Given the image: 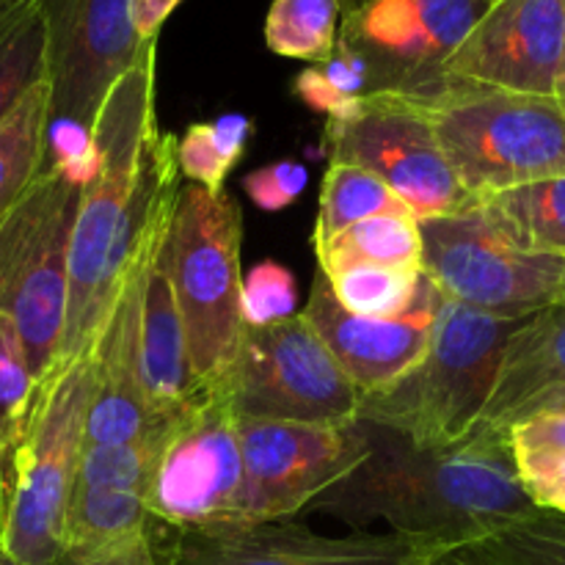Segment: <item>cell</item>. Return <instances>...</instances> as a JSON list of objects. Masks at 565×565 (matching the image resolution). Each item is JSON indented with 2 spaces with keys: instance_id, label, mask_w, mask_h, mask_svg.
Instances as JSON below:
<instances>
[{
  "instance_id": "cell-1",
  "label": "cell",
  "mask_w": 565,
  "mask_h": 565,
  "mask_svg": "<svg viewBox=\"0 0 565 565\" xmlns=\"http://www.w3.org/2000/svg\"><path fill=\"white\" fill-rule=\"evenodd\" d=\"M58 364L88 356L127 281L154 259L180 191L177 136L154 114V42L114 83L86 138Z\"/></svg>"
},
{
  "instance_id": "cell-2",
  "label": "cell",
  "mask_w": 565,
  "mask_h": 565,
  "mask_svg": "<svg viewBox=\"0 0 565 565\" xmlns=\"http://www.w3.org/2000/svg\"><path fill=\"white\" fill-rule=\"evenodd\" d=\"M370 456L309 511L434 546H472L541 516L519 483L508 434L475 428L456 445L417 447L362 423Z\"/></svg>"
},
{
  "instance_id": "cell-3",
  "label": "cell",
  "mask_w": 565,
  "mask_h": 565,
  "mask_svg": "<svg viewBox=\"0 0 565 565\" xmlns=\"http://www.w3.org/2000/svg\"><path fill=\"white\" fill-rule=\"evenodd\" d=\"M92 392V353L55 364L39 381L17 441L0 452V552L17 565L64 561L66 511Z\"/></svg>"
},
{
  "instance_id": "cell-4",
  "label": "cell",
  "mask_w": 565,
  "mask_h": 565,
  "mask_svg": "<svg viewBox=\"0 0 565 565\" xmlns=\"http://www.w3.org/2000/svg\"><path fill=\"white\" fill-rule=\"evenodd\" d=\"M519 323L436 296L423 359L386 390L364 395L356 419L417 447L456 445L478 428L505 342Z\"/></svg>"
},
{
  "instance_id": "cell-5",
  "label": "cell",
  "mask_w": 565,
  "mask_h": 565,
  "mask_svg": "<svg viewBox=\"0 0 565 565\" xmlns=\"http://www.w3.org/2000/svg\"><path fill=\"white\" fill-rule=\"evenodd\" d=\"M414 97L472 204L508 188L565 177V114L557 97L452 77Z\"/></svg>"
},
{
  "instance_id": "cell-6",
  "label": "cell",
  "mask_w": 565,
  "mask_h": 565,
  "mask_svg": "<svg viewBox=\"0 0 565 565\" xmlns=\"http://www.w3.org/2000/svg\"><path fill=\"white\" fill-rule=\"evenodd\" d=\"M241 235V207L230 193L180 185L166 235V274L202 390L224 384L246 334Z\"/></svg>"
},
{
  "instance_id": "cell-7",
  "label": "cell",
  "mask_w": 565,
  "mask_h": 565,
  "mask_svg": "<svg viewBox=\"0 0 565 565\" xmlns=\"http://www.w3.org/2000/svg\"><path fill=\"white\" fill-rule=\"evenodd\" d=\"M83 180L86 171L81 174L70 160H53L0 218V315L14 323L36 381L61 356Z\"/></svg>"
},
{
  "instance_id": "cell-8",
  "label": "cell",
  "mask_w": 565,
  "mask_h": 565,
  "mask_svg": "<svg viewBox=\"0 0 565 565\" xmlns=\"http://www.w3.org/2000/svg\"><path fill=\"white\" fill-rule=\"evenodd\" d=\"M147 511L174 533L252 524L237 412L224 386L199 392L163 430L149 469Z\"/></svg>"
},
{
  "instance_id": "cell-9",
  "label": "cell",
  "mask_w": 565,
  "mask_h": 565,
  "mask_svg": "<svg viewBox=\"0 0 565 565\" xmlns=\"http://www.w3.org/2000/svg\"><path fill=\"white\" fill-rule=\"evenodd\" d=\"M423 274L441 298L505 320L565 301V259L508 243L478 207L419 221Z\"/></svg>"
},
{
  "instance_id": "cell-10",
  "label": "cell",
  "mask_w": 565,
  "mask_h": 565,
  "mask_svg": "<svg viewBox=\"0 0 565 565\" xmlns=\"http://www.w3.org/2000/svg\"><path fill=\"white\" fill-rule=\"evenodd\" d=\"M221 386L237 417L351 425L362 403V392L303 315L246 329Z\"/></svg>"
},
{
  "instance_id": "cell-11",
  "label": "cell",
  "mask_w": 565,
  "mask_h": 565,
  "mask_svg": "<svg viewBox=\"0 0 565 565\" xmlns=\"http://www.w3.org/2000/svg\"><path fill=\"white\" fill-rule=\"evenodd\" d=\"M323 147L329 163L379 177L419 221L472 207L414 94H367L353 116L326 121Z\"/></svg>"
},
{
  "instance_id": "cell-12",
  "label": "cell",
  "mask_w": 565,
  "mask_h": 565,
  "mask_svg": "<svg viewBox=\"0 0 565 565\" xmlns=\"http://www.w3.org/2000/svg\"><path fill=\"white\" fill-rule=\"evenodd\" d=\"M248 522H287L309 511L370 456L364 425L237 417Z\"/></svg>"
},
{
  "instance_id": "cell-13",
  "label": "cell",
  "mask_w": 565,
  "mask_h": 565,
  "mask_svg": "<svg viewBox=\"0 0 565 565\" xmlns=\"http://www.w3.org/2000/svg\"><path fill=\"white\" fill-rule=\"evenodd\" d=\"M160 436L83 447L66 511L64 561L72 565H160L147 511V480Z\"/></svg>"
},
{
  "instance_id": "cell-14",
  "label": "cell",
  "mask_w": 565,
  "mask_h": 565,
  "mask_svg": "<svg viewBox=\"0 0 565 565\" xmlns=\"http://www.w3.org/2000/svg\"><path fill=\"white\" fill-rule=\"evenodd\" d=\"M47 31L53 121L88 138L114 83L154 39H141L132 0H39Z\"/></svg>"
},
{
  "instance_id": "cell-15",
  "label": "cell",
  "mask_w": 565,
  "mask_h": 565,
  "mask_svg": "<svg viewBox=\"0 0 565 565\" xmlns=\"http://www.w3.org/2000/svg\"><path fill=\"white\" fill-rule=\"evenodd\" d=\"M491 0H367L342 17L340 39L364 55L375 92L430 94Z\"/></svg>"
},
{
  "instance_id": "cell-16",
  "label": "cell",
  "mask_w": 565,
  "mask_h": 565,
  "mask_svg": "<svg viewBox=\"0 0 565 565\" xmlns=\"http://www.w3.org/2000/svg\"><path fill=\"white\" fill-rule=\"evenodd\" d=\"M436 550L397 533L320 535L296 522L185 530L158 550L160 565H419Z\"/></svg>"
},
{
  "instance_id": "cell-17",
  "label": "cell",
  "mask_w": 565,
  "mask_h": 565,
  "mask_svg": "<svg viewBox=\"0 0 565 565\" xmlns=\"http://www.w3.org/2000/svg\"><path fill=\"white\" fill-rule=\"evenodd\" d=\"M565 44V0H494L475 22L445 77L555 97Z\"/></svg>"
},
{
  "instance_id": "cell-18",
  "label": "cell",
  "mask_w": 565,
  "mask_h": 565,
  "mask_svg": "<svg viewBox=\"0 0 565 565\" xmlns=\"http://www.w3.org/2000/svg\"><path fill=\"white\" fill-rule=\"evenodd\" d=\"M436 290V287H434ZM439 296V292H436ZM436 296L419 312L397 320L362 318L348 312L331 292L326 276L315 274L303 318L337 359L342 373L364 395L386 390L423 359L430 340Z\"/></svg>"
},
{
  "instance_id": "cell-19",
  "label": "cell",
  "mask_w": 565,
  "mask_h": 565,
  "mask_svg": "<svg viewBox=\"0 0 565 565\" xmlns=\"http://www.w3.org/2000/svg\"><path fill=\"white\" fill-rule=\"evenodd\" d=\"M149 268L152 263L143 265L127 281L114 315L108 318L92 351L94 392L92 403H88L83 447L132 445V441L163 434L169 428V425H160L149 408L141 384V359H138L141 301Z\"/></svg>"
},
{
  "instance_id": "cell-20",
  "label": "cell",
  "mask_w": 565,
  "mask_h": 565,
  "mask_svg": "<svg viewBox=\"0 0 565 565\" xmlns=\"http://www.w3.org/2000/svg\"><path fill=\"white\" fill-rule=\"evenodd\" d=\"M565 386V301L552 303L513 329L502 351L494 392L478 428L505 434L550 392Z\"/></svg>"
},
{
  "instance_id": "cell-21",
  "label": "cell",
  "mask_w": 565,
  "mask_h": 565,
  "mask_svg": "<svg viewBox=\"0 0 565 565\" xmlns=\"http://www.w3.org/2000/svg\"><path fill=\"white\" fill-rule=\"evenodd\" d=\"M138 359H141V384L149 408L160 425H169L182 408L196 401L202 386L193 379L191 362H188L182 320L171 296L169 274H166V241L154 254L152 268L147 274L141 329H138Z\"/></svg>"
},
{
  "instance_id": "cell-22",
  "label": "cell",
  "mask_w": 565,
  "mask_h": 565,
  "mask_svg": "<svg viewBox=\"0 0 565 565\" xmlns=\"http://www.w3.org/2000/svg\"><path fill=\"white\" fill-rule=\"evenodd\" d=\"M472 207L522 252L565 259V177L508 188Z\"/></svg>"
},
{
  "instance_id": "cell-23",
  "label": "cell",
  "mask_w": 565,
  "mask_h": 565,
  "mask_svg": "<svg viewBox=\"0 0 565 565\" xmlns=\"http://www.w3.org/2000/svg\"><path fill=\"white\" fill-rule=\"evenodd\" d=\"M53 127L50 77L33 83L14 108L0 119V218L20 202L39 180L47 160Z\"/></svg>"
},
{
  "instance_id": "cell-24",
  "label": "cell",
  "mask_w": 565,
  "mask_h": 565,
  "mask_svg": "<svg viewBox=\"0 0 565 565\" xmlns=\"http://www.w3.org/2000/svg\"><path fill=\"white\" fill-rule=\"evenodd\" d=\"M320 270V268H318ZM331 292L348 312L362 318L397 320L419 312L436 296L423 270L379 268V265H340L320 270Z\"/></svg>"
},
{
  "instance_id": "cell-25",
  "label": "cell",
  "mask_w": 565,
  "mask_h": 565,
  "mask_svg": "<svg viewBox=\"0 0 565 565\" xmlns=\"http://www.w3.org/2000/svg\"><path fill=\"white\" fill-rule=\"evenodd\" d=\"M318 268L340 265H379V268L423 270V232L412 213H390L348 226L326 246L315 248Z\"/></svg>"
},
{
  "instance_id": "cell-26",
  "label": "cell",
  "mask_w": 565,
  "mask_h": 565,
  "mask_svg": "<svg viewBox=\"0 0 565 565\" xmlns=\"http://www.w3.org/2000/svg\"><path fill=\"white\" fill-rule=\"evenodd\" d=\"M47 77V31L39 0H0V119Z\"/></svg>"
},
{
  "instance_id": "cell-27",
  "label": "cell",
  "mask_w": 565,
  "mask_h": 565,
  "mask_svg": "<svg viewBox=\"0 0 565 565\" xmlns=\"http://www.w3.org/2000/svg\"><path fill=\"white\" fill-rule=\"evenodd\" d=\"M390 213H412L384 182L351 163H329L320 188V210L315 221L312 246L320 248L364 218ZM414 215V213H412Z\"/></svg>"
},
{
  "instance_id": "cell-28",
  "label": "cell",
  "mask_w": 565,
  "mask_h": 565,
  "mask_svg": "<svg viewBox=\"0 0 565 565\" xmlns=\"http://www.w3.org/2000/svg\"><path fill=\"white\" fill-rule=\"evenodd\" d=\"M340 0H274L265 20V44L281 58L323 64L340 36Z\"/></svg>"
},
{
  "instance_id": "cell-29",
  "label": "cell",
  "mask_w": 565,
  "mask_h": 565,
  "mask_svg": "<svg viewBox=\"0 0 565 565\" xmlns=\"http://www.w3.org/2000/svg\"><path fill=\"white\" fill-rule=\"evenodd\" d=\"M375 92L373 70L359 50L337 36V47L323 64H309L292 81V94L307 108L318 110L326 121L348 119L359 110L362 99Z\"/></svg>"
},
{
  "instance_id": "cell-30",
  "label": "cell",
  "mask_w": 565,
  "mask_h": 565,
  "mask_svg": "<svg viewBox=\"0 0 565 565\" xmlns=\"http://www.w3.org/2000/svg\"><path fill=\"white\" fill-rule=\"evenodd\" d=\"M254 132V121L243 114H224L218 119L196 121L177 138L180 177L204 191H224L226 174L235 169Z\"/></svg>"
},
{
  "instance_id": "cell-31",
  "label": "cell",
  "mask_w": 565,
  "mask_h": 565,
  "mask_svg": "<svg viewBox=\"0 0 565 565\" xmlns=\"http://www.w3.org/2000/svg\"><path fill=\"white\" fill-rule=\"evenodd\" d=\"M36 386L39 381L33 379L14 323L0 315V452L9 450L20 436L36 397Z\"/></svg>"
},
{
  "instance_id": "cell-32",
  "label": "cell",
  "mask_w": 565,
  "mask_h": 565,
  "mask_svg": "<svg viewBox=\"0 0 565 565\" xmlns=\"http://www.w3.org/2000/svg\"><path fill=\"white\" fill-rule=\"evenodd\" d=\"M298 307V287L296 276L279 263L254 265L241 287V309L246 329H259V326L279 323V320L292 318Z\"/></svg>"
},
{
  "instance_id": "cell-33",
  "label": "cell",
  "mask_w": 565,
  "mask_h": 565,
  "mask_svg": "<svg viewBox=\"0 0 565 565\" xmlns=\"http://www.w3.org/2000/svg\"><path fill=\"white\" fill-rule=\"evenodd\" d=\"M483 546L511 565H565V524L541 513L533 522L483 541Z\"/></svg>"
},
{
  "instance_id": "cell-34",
  "label": "cell",
  "mask_w": 565,
  "mask_h": 565,
  "mask_svg": "<svg viewBox=\"0 0 565 565\" xmlns=\"http://www.w3.org/2000/svg\"><path fill=\"white\" fill-rule=\"evenodd\" d=\"M519 483L541 513L565 516V456L563 452L511 450Z\"/></svg>"
},
{
  "instance_id": "cell-35",
  "label": "cell",
  "mask_w": 565,
  "mask_h": 565,
  "mask_svg": "<svg viewBox=\"0 0 565 565\" xmlns=\"http://www.w3.org/2000/svg\"><path fill=\"white\" fill-rule=\"evenodd\" d=\"M309 182V171L303 163L296 160H276V163L254 169L243 177V191L248 193L257 207L268 210V213H279V210L290 207L298 196L303 193Z\"/></svg>"
},
{
  "instance_id": "cell-36",
  "label": "cell",
  "mask_w": 565,
  "mask_h": 565,
  "mask_svg": "<svg viewBox=\"0 0 565 565\" xmlns=\"http://www.w3.org/2000/svg\"><path fill=\"white\" fill-rule=\"evenodd\" d=\"M505 434L511 450L563 452L565 456V406L530 414V417L513 423Z\"/></svg>"
},
{
  "instance_id": "cell-37",
  "label": "cell",
  "mask_w": 565,
  "mask_h": 565,
  "mask_svg": "<svg viewBox=\"0 0 565 565\" xmlns=\"http://www.w3.org/2000/svg\"><path fill=\"white\" fill-rule=\"evenodd\" d=\"M182 0H132V20L141 39H158V31Z\"/></svg>"
},
{
  "instance_id": "cell-38",
  "label": "cell",
  "mask_w": 565,
  "mask_h": 565,
  "mask_svg": "<svg viewBox=\"0 0 565 565\" xmlns=\"http://www.w3.org/2000/svg\"><path fill=\"white\" fill-rule=\"evenodd\" d=\"M419 565H511L497 557L489 546H452V550H436L434 555L425 557Z\"/></svg>"
},
{
  "instance_id": "cell-39",
  "label": "cell",
  "mask_w": 565,
  "mask_h": 565,
  "mask_svg": "<svg viewBox=\"0 0 565 565\" xmlns=\"http://www.w3.org/2000/svg\"><path fill=\"white\" fill-rule=\"evenodd\" d=\"M557 406H565V386L563 390H557V392H550V395H544L541 397L539 403H535L533 408H530L527 414H524V417H530V414H539V412H544V408H557ZM522 417V419H524Z\"/></svg>"
},
{
  "instance_id": "cell-40",
  "label": "cell",
  "mask_w": 565,
  "mask_h": 565,
  "mask_svg": "<svg viewBox=\"0 0 565 565\" xmlns=\"http://www.w3.org/2000/svg\"><path fill=\"white\" fill-rule=\"evenodd\" d=\"M555 97H557V103H561V108H563V114H565V44H563V61H561V75H557Z\"/></svg>"
},
{
  "instance_id": "cell-41",
  "label": "cell",
  "mask_w": 565,
  "mask_h": 565,
  "mask_svg": "<svg viewBox=\"0 0 565 565\" xmlns=\"http://www.w3.org/2000/svg\"><path fill=\"white\" fill-rule=\"evenodd\" d=\"M367 3V0H340V9H342V17L351 14V11H356L359 6Z\"/></svg>"
},
{
  "instance_id": "cell-42",
  "label": "cell",
  "mask_w": 565,
  "mask_h": 565,
  "mask_svg": "<svg viewBox=\"0 0 565 565\" xmlns=\"http://www.w3.org/2000/svg\"><path fill=\"white\" fill-rule=\"evenodd\" d=\"M0 565H17L14 561H11V557H6L3 552H0Z\"/></svg>"
},
{
  "instance_id": "cell-43",
  "label": "cell",
  "mask_w": 565,
  "mask_h": 565,
  "mask_svg": "<svg viewBox=\"0 0 565 565\" xmlns=\"http://www.w3.org/2000/svg\"><path fill=\"white\" fill-rule=\"evenodd\" d=\"M58 565H72V563H70V561H61Z\"/></svg>"
},
{
  "instance_id": "cell-44",
  "label": "cell",
  "mask_w": 565,
  "mask_h": 565,
  "mask_svg": "<svg viewBox=\"0 0 565 565\" xmlns=\"http://www.w3.org/2000/svg\"><path fill=\"white\" fill-rule=\"evenodd\" d=\"M491 3H494V0H491Z\"/></svg>"
}]
</instances>
